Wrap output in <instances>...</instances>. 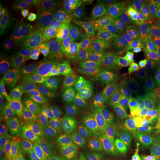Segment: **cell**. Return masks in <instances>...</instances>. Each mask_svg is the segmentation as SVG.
Instances as JSON below:
<instances>
[{"instance_id":"cell-1","label":"cell","mask_w":160,"mask_h":160,"mask_svg":"<svg viewBox=\"0 0 160 160\" xmlns=\"http://www.w3.org/2000/svg\"><path fill=\"white\" fill-rule=\"evenodd\" d=\"M72 50L74 55L84 61L98 50L110 37V22L94 18L81 12L75 15Z\"/></svg>"},{"instance_id":"cell-2","label":"cell","mask_w":160,"mask_h":160,"mask_svg":"<svg viewBox=\"0 0 160 160\" xmlns=\"http://www.w3.org/2000/svg\"><path fill=\"white\" fill-rule=\"evenodd\" d=\"M66 58L58 46L45 42L29 55L21 77L33 89L41 87L57 72Z\"/></svg>"},{"instance_id":"cell-3","label":"cell","mask_w":160,"mask_h":160,"mask_svg":"<svg viewBox=\"0 0 160 160\" xmlns=\"http://www.w3.org/2000/svg\"><path fill=\"white\" fill-rule=\"evenodd\" d=\"M84 78V61L74 55L66 58L57 72L40 87L43 97H67L80 89Z\"/></svg>"},{"instance_id":"cell-4","label":"cell","mask_w":160,"mask_h":160,"mask_svg":"<svg viewBox=\"0 0 160 160\" xmlns=\"http://www.w3.org/2000/svg\"><path fill=\"white\" fill-rule=\"evenodd\" d=\"M96 87L99 100L97 112L101 119L115 122L128 113L122 98V84L109 76L101 80Z\"/></svg>"},{"instance_id":"cell-5","label":"cell","mask_w":160,"mask_h":160,"mask_svg":"<svg viewBox=\"0 0 160 160\" xmlns=\"http://www.w3.org/2000/svg\"><path fill=\"white\" fill-rule=\"evenodd\" d=\"M118 127L115 122L96 118L84 121L77 126L71 145L86 153L94 154L99 144L104 138L113 135Z\"/></svg>"},{"instance_id":"cell-6","label":"cell","mask_w":160,"mask_h":160,"mask_svg":"<svg viewBox=\"0 0 160 160\" xmlns=\"http://www.w3.org/2000/svg\"><path fill=\"white\" fill-rule=\"evenodd\" d=\"M143 29L135 26L127 16L120 15L111 24V38L125 48H138L144 42Z\"/></svg>"},{"instance_id":"cell-7","label":"cell","mask_w":160,"mask_h":160,"mask_svg":"<svg viewBox=\"0 0 160 160\" xmlns=\"http://www.w3.org/2000/svg\"><path fill=\"white\" fill-rule=\"evenodd\" d=\"M125 4L127 17L141 29H144L155 15L160 13V0H129Z\"/></svg>"},{"instance_id":"cell-8","label":"cell","mask_w":160,"mask_h":160,"mask_svg":"<svg viewBox=\"0 0 160 160\" xmlns=\"http://www.w3.org/2000/svg\"><path fill=\"white\" fill-rule=\"evenodd\" d=\"M138 70L137 48H125L122 55L114 59L109 75L116 82L122 84L136 74Z\"/></svg>"},{"instance_id":"cell-9","label":"cell","mask_w":160,"mask_h":160,"mask_svg":"<svg viewBox=\"0 0 160 160\" xmlns=\"http://www.w3.org/2000/svg\"><path fill=\"white\" fill-rule=\"evenodd\" d=\"M114 59L93 54L84 61V78L81 88L96 86L109 75Z\"/></svg>"},{"instance_id":"cell-10","label":"cell","mask_w":160,"mask_h":160,"mask_svg":"<svg viewBox=\"0 0 160 160\" xmlns=\"http://www.w3.org/2000/svg\"><path fill=\"white\" fill-rule=\"evenodd\" d=\"M137 50L139 71L143 85H153L160 81V53L143 45L139 46Z\"/></svg>"},{"instance_id":"cell-11","label":"cell","mask_w":160,"mask_h":160,"mask_svg":"<svg viewBox=\"0 0 160 160\" xmlns=\"http://www.w3.org/2000/svg\"><path fill=\"white\" fill-rule=\"evenodd\" d=\"M26 133L24 123L12 114L1 115L0 124V148L1 151L10 148L13 144L23 138Z\"/></svg>"},{"instance_id":"cell-12","label":"cell","mask_w":160,"mask_h":160,"mask_svg":"<svg viewBox=\"0 0 160 160\" xmlns=\"http://www.w3.org/2000/svg\"><path fill=\"white\" fill-rule=\"evenodd\" d=\"M160 101V85H143L130 113L140 118H149L154 114L155 108Z\"/></svg>"},{"instance_id":"cell-13","label":"cell","mask_w":160,"mask_h":160,"mask_svg":"<svg viewBox=\"0 0 160 160\" xmlns=\"http://www.w3.org/2000/svg\"><path fill=\"white\" fill-rule=\"evenodd\" d=\"M119 8L118 3L114 1L86 0L81 1L78 12L110 22L116 16Z\"/></svg>"},{"instance_id":"cell-14","label":"cell","mask_w":160,"mask_h":160,"mask_svg":"<svg viewBox=\"0 0 160 160\" xmlns=\"http://www.w3.org/2000/svg\"><path fill=\"white\" fill-rule=\"evenodd\" d=\"M40 142L33 138L25 137L18 141L7 150V160H36L40 157Z\"/></svg>"},{"instance_id":"cell-15","label":"cell","mask_w":160,"mask_h":160,"mask_svg":"<svg viewBox=\"0 0 160 160\" xmlns=\"http://www.w3.org/2000/svg\"><path fill=\"white\" fill-rule=\"evenodd\" d=\"M26 46L23 29L19 23L14 20L11 29L0 42V51L14 60L20 57Z\"/></svg>"},{"instance_id":"cell-16","label":"cell","mask_w":160,"mask_h":160,"mask_svg":"<svg viewBox=\"0 0 160 160\" xmlns=\"http://www.w3.org/2000/svg\"><path fill=\"white\" fill-rule=\"evenodd\" d=\"M120 148L132 152L145 141L136 123L131 121L124 126H118L113 133Z\"/></svg>"},{"instance_id":"cell-17","label":"cell","mask_w":160,"mask_h":160,"mask_svg":"<svg viewBox=\"0 0 160 160\" xmlns=\"http://www.w3.org/2000/svg\"><path fill=\"white\" fill-rule=\"evenodd\" d=\"M76 129L77 126L67 127L46 133L39 138L41 147L45 151H49L70 145Z\"/></svg>"},{"instance_id":"cell-18","label":"cell","mask_w":160,"mask_h":160,"mask_svg":"<svg viewBox=\"0 0 160 160\" xmlns=\"http://www.w3.org/2000/svg\"><path fill=\"white\" fill-rule=\"evenodd\" d=\"M56 114L34 113L25 115L24 123L29 137L39 139L52 122L57 119Z\"/></svg>"},{"instance_id":"cell-19","label":"cell","mask_w":160,"mask_h":160,"mask_svg":"<svg viewBox=\"0 0 160 160\" xmlns=\"http://www.w3.org/2000/svg\"><path fill=\"white\" fill-rule=\"evenodd\" d=\"M95 156V154H87L70 145L60 148L44 151L38 160H92Z\"/></svg>"},{"instance_id":"cell-20","label":"cell","mask_w":160,"mask_h":160,"mask_svg":"<svg viewBox=\"0 0 160 160\" xmlns=\"http://www.w3.org/2000/svg\"><path fill=\"white\" fill-rule=\"evenodd\" d=\"M143 86L142 77L139 70L131 78L122 84V98L128 113H130L136 102L139 92Z\"/></svg>"},{"instance_id":"cell-21","label":"cell","mask_w":160,"mask_h":160,"mask_svg":"<svg viewBox=\"0 0 160 160\" xmlns=\"http://www.w3.org/2000/svg\"><path fill=\"white\" fill-rule=\"evenodd\" d=\"M63 98V97L52 95L43 97L39 101L26 109L24 113L25 115L34 113L57 114L62 110Z\"/></svg>"},{"instance_id":"cell-22","label":"cell","mask_w":160,"mask_h":160,"mask_svg":"<svg viewBox=\"0 0 160 160\" xmlns=\"http://www.w3.org/2000/svg\"><path fill=\"white\" fill-rule=\"evenodd\" d=\"M32 89L33 88L29 82L22 77L12 80L3 88L7 98L12 102L16 103L21 102L27 97Z\"/></svg>"},{"instance_id":"cell-23","label":"cell","mask_w":160,"mask_h":160,"mask_svg":"<svg viewBox=\"0 0 160 160\" xmlns=\"http://www.w3.org/2000/svg\"><path fill=\"white\" fill-rule=\"evenodd\" d=\"M61 13L57 8L48 0L46 2L40 6L26 10L24 14L26 17L30 20L38 23H43L46 20L57 17Z\"/></svg>"},{"instance_id":"cell-24","label":"cell","mask_w":160,"mask_h":160,"mask_svg":"<svg viewBox=\"0 0 160 160\" xmlns=\"http://www.w3.org/2000/svg\"><path fill=\"white\" fill-rule=\"evenodd\" d=\"M125 48V47L110 38L104 42L94 54L115 59L122 55Z\"/></svg>"},{"instance_id":"cell-25","label":"cell","mask_w":160,"mask_h":160,"mask_svg":"<svg viewBox=\"0 0 160 160\" xmlns=\"http://www.w3.org/2000/svg\"><path fill=\"white\" fill-rule=\"evenodd\" d=\"M145 40L160 41V13L155 15L143 29Z\"/></svg>"},{"instance_id":"cell-26","label":"cell","mask_w":160,"mask_h":160,"mask_svg":"<svg viewBox=\"0 0 160 160\" xmlns=\"http://www.w3.org/2000/svg\"><path fill=\"white\" fill-rule=\"evenodd\" d=\"M121 149H122L120 148L117 138L113 134L103 139V141L99 144V145L95 149L94 154H101L111 152H116Z\"/></svg>"},{"instance_id":"cell-27","label":"cell","mask_w":160,"mask_h":160,"mask_svg":"<svg viewBox=\"0 0 160 160\" xmlns=\"http://www.w3.org/2000/svg\"><path fill=\"white\" fill-rule=\"evenodd\" d=\"M156 155L149 143L145 141L136 150L131 153L129 160H154Z\"/></svg>"},{"instance_id":"cell-28","label":"cell","mask_w":160,"mask_h":160,"mask_svg":"<svg viewBox=\"0 0 160 160\" xmlns=\"http://www.w3.org/2000/svg\"><path fill=\"white\" fill-rule=\"evenodd\" d=\"M74 32L72 28L66 25H61L55 34L56 40L61 43H65L73 38Z\"/></svg>"},{"instance_id":"cell-29","label":"cell","mask_w":160,"mask_h":160,"mask_svg":"<svg viewBox=\"0 0 160 160\" xmlns=\"http://www.w3.org/2000/svg\"><path fill=\"white\" fill-rule=\"evenodd\" d=\"M81 104L86 108L89 115L92 114L94 111L98 109L99 105V100L97 94L86 97L81 100Z\"/></svg>"},{"instance_id":"cell-30","label":"cell","mask_w":160,"mask_h":160,"mask_svg":"<svg viewBox=\"0 0 160 160\" xmlns=\"http://www.w3.org/2000/svg\"><path fill=\"white\" fill-rule=\"evenodd\" d=\"M81 104L77 105L72 108L61 110L56 114V118H63L69 120H74L76 119L78 112L81 108Z\"/></svg>"},{"instance_id":"cell-31","label":"cell","mask_w":160,"mask_h":160,"mask_svg":"<svg viewBox=\"0 0 160 160\" xmlns=\"http://www.w3.org/2000/svg\"><path fill=\"white\" fill-rule=\"evenodd\" d=\"M81 99L80 96L76 92L73 94H71L67 97H64L62 102V108L63 109H67L69 108H72L77 105L81 104Z\"/></svg>"},{"instance_id":"cell-32","label":"cell","mask_w":160,"mask_h":160,"mask_svg":"<svg viewBox=\"0 0 160 160\" xmlns=\"http://www.w3.org/2000/svg\"><path fill=\"white\" fill-rule=\"evenodd\" d=\"M14 20L12 16L7 15L0 20V39L1 40L8 32Z\"/></svg>"},{"instance_id":"cell-33","label":"cell","mask_w":160,"mask_h":160,"mask_svg":"<svg viewBox=\"0 0 160 160\" xmlns=\"http://www.w3.org/2000/svg\"><path fill=\"white\" fill-rule=\"evenodd\" d=\"M43 28L46 34L51 35L54 33L58 29V22L55 18H50L44 21L43 23Z\"/></svg>"},{"instance_id":"cell-34","label":"cell","mask_w":160,"mask_h":160,"mask_svg":"<svg viewBox=\"0 0 160 160\" xmlns=\"http://www.w3.org/2000/svg\"><path fill=\"white\" fill-rule=\"evenodd\" d=\"M14 59L11 57L6 55L2 52L0 51V68L1 70H4L7 68Z\"/></svg>"},{"instance_id":"cell-35","label":"cell","mask_w":160,"mask_h":160,"mask_svg":"<svg viewBox=\"0 0 160 160\" xmlns=\"http://www.w3.org/2000/svg\"><path fill=\"white\" fill-rule=\"evenodd\" d=\"M53 5L55 6L61 12L66 11L67 0H48Z\"/></svg>"},{"instance_id":"cell-36","label":"cell","mask_w":160,"mask_h":160,"mask_svg":"<svg viewBox=\"0 0 160 160\" xmlns=\"http://www.w3.org/2000/svg\"><path fill=\"white\" fill-rule=\"evenodd\" d=\"M92 160H119V157L116 155L109 153L96 155Z\"/></svg>"},{"instance_id":"cell-37","label":"cell","mask_w":160,"mask_h":160,"mask_svg":"<svg viewBox=\"0 0 160 160\" xmlns=\"http://www.w3.org/2000/svg\"><path fill=\"white\" fill-rule=\"evenodd\" d=\"M144 43L146 46H148L150 49L160 53V41H151L145 40Z\"/></svg>"},{"instance_id":"cell-38","label":"cell","mask_w":160,"mask_h":160,"mask_svg":"<svg viewBox=\"0 0 160 160\" xmlns=\"http://www.w3.org/2000/svg\"><path fill=\"white\" fill-rule=\"evenodd\" d=\"M46 2H47L46 0H32V1H30L28 2V4L26 5V7L27 8L26 10L34 8L38 6L45 3Z\"/></svg>"},{"instance_id":"cell-39","label":"cell","mask_w":160,"mask_h":160,"mask_svg":"<svg viewBox=\"0 0 160 160\" xmlns=\"http://www.w3.org/2000/svg\"><path fill=\"white\" fill-rule=\"evenodd\" d=\"M154 114L156 118L160 121V101L157 104L155 109Z\"/></svg>"},{"instance_id":"cell-40","label":"cell","mask_w":160,"mask_h":160,"mask_svg":"<svg viewBox=\"0 0 160 160\" xmlns=\"http://www.w3.org/2000/svg\"><path fill=\"white\" fill-rule=\"evenodd\" d=\"M155 142H156L157 143L160 145V136L158 137L157 138H156L155 139Z\"/></svg>"},{"instance_id":"cell-41","label":"cell","mask_w":160,"mask_h":160,"mask_svg":"<svg viewBox=\"0 0 160 160\" xmlns=\"http://www.w3.org/2000/svg\"><path fill=\"white\" fill-rule=\"evenodd\" d=\"M154 160H160V153H158V154L156 155Z\"/></svg>"},{"instance_id":"cell-42","label":"cell","mask_w":160,"mask_h":160,"mask_svg":"<svg viewBox=\"0 0 160 160\" xmlns=\"http://www.w3.org/2000/svg\"><path fill=\"white\" fill-rule=\"evenodd\" d=\"M157 132H158V133H159V135H160L159 136H160V127L158 128V129H157Z\"/></svg>"},{"instance_id":"cell-43","label":"cell","mask_w":160,"mask_h":160,"mask_svg":"<svg viewBox=\"0 0 160 160\" xmlns=\"http://www.w3.org/2000/svg\"><path fill=\"white\" fill-rule=\"evenodd\" d=\"M1 160H6V157H2V158H1Z\"/></svg>"},{"instance_id":"cell-44","label":"cell","mask_w":160,"mask_h":160,"mask_svg":"<svg viewBox=\"0 0 160 160\" xmlns=\"http://www.w3.org/2000/svg\"><path fill=\"white\" fill-rule=\"evenodd\" d=\"M159 85H160V84H159Z\"/></svg>"}]
</instances>
